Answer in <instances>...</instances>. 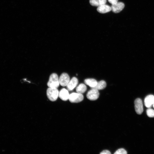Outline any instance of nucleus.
<instances>
[{
    "mask_svg": "<svg viewBox=\"0 0 154 154\" xmlns=\"http://www.w3.org/2000/svg\"><path fill=\"white\" fill-rule=\"evenodd\" d=\"M59 84L58 77L57 74L55 73L51 74L47 83L48 86L49 87L57 88L59 87Z\"/></svg>",
    "mask_w": 154,
    "mask_h": 154,
    "instance_id": "nucleus-1",
    "label": "nucleus"
},
{
    "mask_svg": "<svg viewBox=\"0 0 154 154\" xmlns=\"http://www.w3.org/2000/svg\"><path fill=\"white\" fill-rule=\"evenodd\" d=\"M59 92L56 88L49 87L46 91V94L48 99L51 101H55L59 96Z\"/></svg>",
    "mask_w": 154,
    "mask_h": 154,
    "instance_id": "nucleus-2",
    "label": "nucleus"
},
{
    "mask_svg": "<svg viewBox=\"0 0 154 154\" xmlns=\"http://www.w3.org/2000/svg\"><path fill=\"white\" fill-rule=\"evenodd\" d=\"M84 99V96L82 94L73 92L70 94L69 100L73 103H77L82 101Z\"/></svg>",
    "mask_w": 154,
    "mask_h": 154,
    "instance_id": "nucleus-3",
    "label": "nucleus"
},
{
    "mask_svg": "<svg viewBox=\"0 0 154 154\" xmlns=\"http://www.w3.org/2000/svg\"><path fill=\"white\" fill-rule=\"evenodd\" d=\"M99 96V93L98 90L94 89H91L87 92L86 97L89 100H95L97 99Z\"/></svg>",
    "mask_w": 154,
    "mask_h": 154,
    "instance_id": "nucleus-4",
    "label": "nucleus"
},
{
    "mask_svg": "<svg viewBox=\"0 0 154 154\" xmlns=\"http://www.w3.org/2000/svg\"><path fill=\"white\" fill-rule=\"evenodd\" d=\"M135 111L138 114H141L143 111V105L141 100L139 98H137L134 101Z\"/></svg>",
    "mask_w": 154,
    "mask_h": 154,
    "instance_id": "nucleus-5",
    "label": "nucleus"
},
{
    "mask_svg": "<svg viewBox=\"0 0 154 154\" xmlns=\"http://www.w3.org/2000/svg\"><path fill=\"white\" fill-rule=\"evenodd\" d=\"M70 80L68 74L66 73H63L60 75L59 79V84L62 86H66L69 82Z\"/></svg>",
    "mask_w": 154,
    "mask_h": 154,
    "instance_id": "nucleus-6",
    "label": "nucleus"
},
{
    "mask_svg": "<svg viewBox=\"0 0 154 154\" xmlns=\"http://www.w3.org/2000/svg\"><path fill=\"white\" fill-rule=\"evenodd\" d=\"M124 4L122 2H117L112 4L111 6V10L114 13H117L121 11L124 7Z\"/></svg>",
    "mask_w": 154,
    "mask_h": 154,
    "instance_id": "nucleus-7",
    "label": "nucleus"
},
{
    "mask_svg": "<svg viewBox=\"0 0 154 154\" xmlns=\"http://www.w3.org/2000/svg\"><path fill=\"white\" fill-rule=\"evenodd\" d=\"M78 83V80L77 78L73 77L70 80L66 86L67 89L69 91H72L76 87Z\"/></svg>",
    "mask_w": 154,
    "mask_h": 154,
    "instance_id": "nucleus-8",
    "label": "nucleus"
},
{
    "mask_svg": "<svg viewBox=\"0 0 154 154\" xmlns=\"http://www.w3.org/2000/svg\"><path fill=\"white\" fill-rule=\"evenodd\" d=\"M154 103V96L152 95L147 96L144 100V104L148 108H151Z\"/></svg>",
    "mask_w": 154,
    "mask_h": 154,
    "instance_id": "nucleus-9",
    "label": "nucleus"
},
{
    "mask_svg": "<svg viewBox=\"0 0 154 154\" xmlns=\"http://www.w3.org/2000/svg\"><path fill=\"white\" fill-rule=\"evenodd\" d=\"M70 94L68 90L63 88L59 92V97L62 100L66 101L69 99Z\"/></svg>",
    "mask_w": 154,
    "mask_h": 154,
    "instance_id": "nucleus-10",
    "label": "nucleus"
},
{
    "mask_svg": "<svg viewBox=\"0 0 154 154\" xmlns=\"http://www.w3.org/2000/svg\"><path fill=\"white\" fill-rule=\"evenodd\" d=\"M97 11L102 13H104L110 12L111 10V7L106 4L98 7Z\"/></svg>",
    "mask_w": 154,
    "mask_h": 154,
    "instance_id": "nucleus-11",
    "label": "nucleus"
},
{
    "mask_svg": "<svg viewBox=\"0 0 154 154\" xmlns=\"http://www.w3.org/2000/svg\"><path fill=\"white\" fill-rule=\"evenodd\" d=\"M84 82L86 84L89 86L91 88L96 86L98 82L94 79L88 78L84 80Z\"/></svg>",
    "mask_w": 154,
    "mask_h": 154,
    "instance_id": "nucleus-12",
    "label": "nucleus"
},
{
    "mask_svg": "<svg viewBox=\"0 0 154 154\" xmlns=\"http://www.w3.org/2000/svg\"><path fill=\"white\" fill-rule=\"evenodd\" d=\"M106 0H90V3L92 6L98 7L106 4Z\"/></svg>",
    "mask_w": 154,
    "mask_h": 154,
    "instance_id": "nucleus-13",
    "label": "nucleus"
},
{
    "mask_svg": "<svg viewBox=\"0 0 154 154\" xmlns=\"http://www.w3.org/2000/svg\"><path fill=\"white\" fill-rule=\"evenodd\" d=\"M106 86V82L103 80H101L98 82L96 86L91 89H94L99 90H103L105 88Z\"/></svg>",
    "mask_w": 154,
    "mask_h": 154,
    "instance_id": "nucleus-14",
    "label": "nucleus"
},
{
    "mask_svg": "<svg viewBox=\"0 0 154 154\" xmlns=\"http://www.w3.org/2000/svg\"><path fill=\"white\" fill-rule=\"evenodd\" d=\"M86 90V86L84 84L82 83L80 84L76 88V92L81 94L84 93Z\"/></svg>",
    "mask_w": 154,
    "mask_h": 154,
    "instance_id": "nucleus-15",
    "label": "nucleus"
},
{
    "mask_svg": "<svg viewBox=\"0 0 154 154\" xmlns=\"http://www.w3.org/2000/svg\"><path fill=\"white\" fill-rule=\"evenodd\" d=\"M147 114L148 116L149 117H154V110L151 109L149 108L147 110Z\"/></svg>",
    "mask_w": 154,
    "mask_h": 154,
    "instance_id": "nucleus-16",
    "label": "nucleus"
},
{
    "mask_svg": "<svg viewBox=\"0 0 154 154\" xmlns=\"http://www.w3.org/2000/svg\"><path fill=\"white\" fill-rule=\"evenodd\" d=\"M114 154H126L127 152L124 149L120 148L117 150L114 153Z\"/></svg>",
    "mask_w": 154,
    "mask_h": 154,
    "instance_id": "nucleus-17",
    "label": "nucleus"
},
{
    "mask_svg": "<svg viewBox=\"0 0 154 154\" xmlns=\"http://www.w3.org/2000/svg\"><path fill=\"white\" fill-rule=\"evenodd\" d=\"M100 154H110L111 153L108 150H105L103 151L100 153Z\"/></svg>",
    "mask_w": 154,
    "mask_h": 154,
    "instance_id": "nucleus-18",
    "label": "nucleus"
},
{
    "mask_svg": "<svg viewBox=\"0 0 154 154\" xmlns=\"http://www.w3.org/2000/svg\"><path fill=\"white\" fill-rule=\"evenodd\" d=\"M108 2L112 4H114L118 2V0H108Z\"/></svg>",
    "mask_w": 154,
    "mask_h": 154,
    "instance_id": "nucleus-19",
    "label": "nucleus"
},
{
    "mask_svg": "<svg viewBox=\"0 0 154 154\" xmlns=\"http://www.w3.org/2000/svg\"><path fill=\"white\" fill-rule=\"evenodd\" d=\"M153 107L154 108V103L153 104Z\"/></svg>",
    "mask_w": 154,
    "mask_h": 154,
    "instance_id": "nucleus-20",
    "label": "nucleus"
}]
</instances>
